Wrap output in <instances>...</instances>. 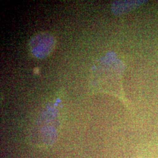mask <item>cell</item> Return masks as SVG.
Masks as SVG:
<instances>
[{
	"instance_id": "obj_1",
	"label": "cell",
	"mask_w": 158,
	"mask_h": 158,
	"mask_svg": "<svg viewBox=\"0 0 158 158\" xmlns=\"http://www.w3.org/2000/svg\"><path fill=\"white\" fill-rule=\"evenodd\" d=\"M55 38L48 33H40L35 35L29 42V46L34 56L42 59L48 56L53 50Z\"/></svg>"
}]
</instances>
